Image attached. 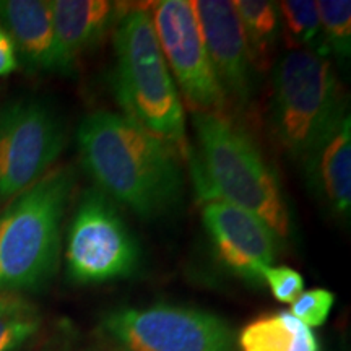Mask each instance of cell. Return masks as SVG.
Listing matches in <instances>:
<instances>
[{
    "instance_id": "cell-1",
    "label": "cell",
    "mask_w": 351,
    "mask_h": 351,
    "mask_svg": "<svg viewBox=\"0 0 351 351\" xmlns=\"http://www.w3.org/2000/svg\"><path fill=\"white\" fill-rule=\"evenodd\" d=\"M77 147L96 189L140 218H158L181 202L179 155L125 114H88L77 129Z\"/></svg>"
},
{
    "instance_id": "cell-2",
    "label": "cell",
    "mask_w": 351,
    "mask_h": 351,
    "mask_svg": "<svg viewBox=\"0 0 351 351\" xmlns=\"http://www.w3.org/2000/svg\"><path fill=\"white\" fill-rule=\"evenodd\" d=\"M192 124L200 156L189 161L199 199L228 202L261 218L276 238L287 236V205L252 138L225 112H197Z\"/></svg>"
},
{
    "instance_id": "cell-3",
    "label": "cell",
    "mask_w": 351,
    "mask_h": 351,
    "mask_svg": "<svg viewBox=\"0 0 351 351\" xmlns=\"http://www.w3.org/2000/svg\"><path fill=\"white\" fill-rule=\"evenodd\" d=\"M114 54L112 91L122 114L189 160L184 108L147 8H127L114 29Z\"/></svg>"
},
{
    "instance_id": "cell-4",
    "label": "cell",
    "mask_w": 351,
    "mask_h": 351,
    "mask_svg": "<svg viewBox=\"0 0 351 351\" xmlns=\"http://www.w3.org/2000/svg\"><path fill=\"white\" fill-rule=\"evenodd\" d=\"M75 184L72 166H57L8 202L0 215V287L34 289L54 275Z\"/></svg>"
},
{
    "instance_id": "cell-5",
    "label": "cell",
    "mask_w": 351,
    "mask_h": 351,
    "mask_svg": "<svg viewBox=\"0 0 351 351\" xmlns=\"http://www.w3.org/2000/svg\"><path fill=\"white\" fill-rule=\"evenodd\" d=\"M271 127L289 155L304 160L345 116L341 86L327 57L293 49L271 70Z\"/></svg>"
},
{
    "instance_id": "cell-6",
    "label": "cell",
    "mask_w": 351,
    "mask_h": 351,
    "mask_svg": "<svg viewBox=\"0 0 351 351\" xmlns=\"http://www.w3.org/2000/svg\"><path fill=\"white\" fill-rule=\"evenodd\" d=\"M101 332L119 351H234L226 320L194 307H121L104 315Z\"/></svg>"
},
{
    "instance_id": "cell-7",
    "label": "cell",
    "mask_w": 351,
    "mask_h": 351,
    "mask_svg": "<svg viewBox=\"0 0 351 351\" xmlns=\"http://www.w3.org/2000/svg\"><path fill=\"white\" fill-rule=\"evenodd\" d=\"M140 245L117 205L99 189L82 195L67 234V275L75 283L112 282L135 274Z\"/></svg>"
},
{
    "instance_id": "cell-8",
    "label": "cell",
    "mask_w": 351,
    "mask_h": 351,
    "mask_svg": "<svg viewBox=\"0 0 351 351\" xmlns=\"http://www.w3.org/2000/svg\"><path fill=\"white\" fill-rule=\"evenodd\" d=\"M65 147V125L46 101L23 98L0 112V204L49 173Z\"/></svg>"
},
{
    "instance_id": "cell-9",
    "label": "cell",
    "mask_w": 351,
    "mask_h": 351,
    "mask_svg": "<svg viewBox=\"0 0 351 351\" xmlns=\"http://www.w3.org/2000/svg\"><path fill=\"white\" fill-rule=\"evenodd\" d=\"M152 20L169 72L192 112H225L228 101L210 64L194 3L158 2L153 5Z\"/></svg>"
},
{
    "instance_id": "cell-10",
    "label": "cell",
    "mask_w": 351,
    "mask_h": 351,
    "mask_svg": "<svg viewBox=\"0 0 351 351\" xmlns=\"http://www.w3.org/2000/svg\"><path fill=\"white\" fill-rule=\"evenodd\" d=\"M202 221L215 251L231 271L251 283L263 282L262 275L271 267L276 236L261 218L228 202H204Z\"/></svg>"
},
{
    "instance_id": "cell-11",
    "label": "cell",
    "mask_w": 351,
    "mask_h": 351,
    "mask_svg": "<svg viewBox=\"0 0 351 351\" xmlns=\"http://www.w3.org/2000/svg\"><path fill=\"white\" fill-rule=\"evenodd\" d=\"M194 10L207 47L210 64L223 93L238 106H245L252 96V65L234 2L197 0Z\"/></svg>"
},
{
    "instance_id": "cell-12",
    "label": "cell",
    "mask_w": 351,
    "mask_h": 351,
    "mask_svg": "<svg viewBox=\"0 0 351 351\" xmlns=\"http://www.w3.org/2000/svg\"><path fill=\"white\" fill-rule=\"evenodd\" d=\"M59 73H69L85 52L98 47L109 33H114L125 3L108 0H52Z\"/></svg>"
},
{
    "instance_id": "cell-13",
    "label": "cell",
    "mask_w": 351,
    "mask_h": 351,
    "mask_svg": "<svg viewBox=\"0 0 351 351\" xmlns=\"http://www.w3.org/2000/svg\"><path fill=\"white\" fill-rule=\"evenodd\" d=\"M306 179L328 210L348 217L351 208V121L346 112L304 158Z\"/></svg>"
},
{
    "instance_id": "cell-14",
    "label": "cell",
    "mask_w": 351,
    "mask_h": 351,
    "mask_svg": "<svg viewBox=\"0 0 351 351\" xmlns=\"http://www.w3.org/2000/svg\"><path fill=\"white\" fill-rule=\"evenodd\" d=\"M0 23L34 72H59L51 3L44 0H0Z\"/></svg>"
},
{
    "instance_id": "cell-15",
    "label": "cell",
    "mask_w": 351,
    "mask_h": 351,
    "mask_svg": "<svg viewBox=\"0 0 351 351\" xmlns=\"http://www.w3.org/2000/svg\"><path fill=\"white\" fill-rule=\"evenodd\" d=\"M241 351H319L314 332L289 313L265 315L239 335Z\"/></svg>"
},
{
    "instance_id": "cell-16",
    "label": "cell",
    "mask_w": 351,
    "mask_h": 351,
    "mask_svg": "<svg viewBox=\"0 0 351 351\" xmlns=\"http://www.w3.org/2000/svg\"><path fill=\"white\" fill-rule=\"evenodd\" d=\"M234 7L243 26L252 70L265 72L274 64L276 41L282 28L276 3L263 0H238Z\"/></svg>"
},
{
    "instance_id": "cell-17",
    "label": "cell",
    "mask_w": 351,
    "mask_h": 351,
    "mask_svg": "<svg viewBox=\"0 0 351 351\" xmlns=\"http://www.w3.org/2000/svg\"><path fill=\"white\" fill-rule=\"evenodd\" d=\"M38 307L19 295H0V351H16L41 327Z\"/></svg>"
},
{
    "instance_id": "cell-18",
    "label": "cell",
    "mask_w": 351,
    "mask_h": 351,
    "mask_svg": "<svg viewBox=\"0 0 351 351\" xmlns=\"http://www.w3.org/2000/svg\"><path fill=\"white\" fill-rule=\"evenodd\" d=\"M280 23H283L288 41L295 46H306L304 49L327 57L320 43V25L317 2L311 0H285L276 3Z\"/></svg>"
},
{
    "instance_id": "cell-19",
    "label": "cell",
    "mask_w": 351,
    "mask_h": 351,
    "mask_svg": "<svg viewBox=\"0 0 351 351\" xmlns=\"http://www.w3.org/2000/svg\"><path fill=\"white\" fill-rule=\"evenodd\" d=\"M320 43L326 54L340 60L348 59L351 51V3L341 0L317 2Z\"/></svg>"
},
{
    "instance_id": "cell-20",
    "label": "cell",
    "mask_w": 351,
    "mask_h": 351,
    "mask_svg": "<svg viewBox=\"0 0 351 351\" xmlns=\"http://www.w3.org/2000/svg\"><path fill=\"white\" fill-rule=\"evenodd\" d=\"M335 296L332 291L324 288L307 289L302 291L296 301L291 304L289 314L304 324L306 327H320L327 322L328 315L332 313Z\"/></svg>"
},
{
    "instance_id": "cell-21",
    "label": "cell",
    "mask_w": 351,
    "mask_h": 351,
    "mask_svg": "<svg viewBox=\"0 0 351 351\" xmlns=\"http://www.w3.org/2000/svg\"><path fill=\"white\" fill-rule=\"evenodd\" d=\"M262 278L263 282L269 283L275 300L285 302V304H293L296 298L302 293V289H304L302 276L287 265L269 267V269L263 271Z\"/></svg>"
},
{
    "instance_id": "cell-22",
    "label": "cell",
    "mask_w": 351,
    "mask_h": 351,
    "mask_svg": "<svg viewBox=\"0 0 351 351\" xmlns=\"http://www.w3.org/2000/svg\"><path fill=\"white\" fill-rule=\"evenodd\" d=\"M16 67H19V57H16L15 44L5 29L0 26V77L10 75Z\"/></svg>"
}]
</instances>
